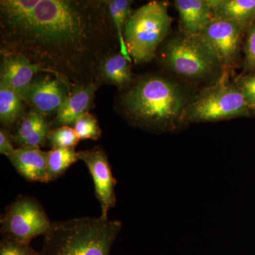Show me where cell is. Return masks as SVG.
<instances>
[{"mask_svg":"<svg viewBox=\"0 0 255 255\" xmlns=\"http://www.w3.org/2000/svg\"><path fill=\"white\" fill-rule=\"evenodd\" d=\"M16 147H14L11 132L4 128H0V153L9 157Z\"/></svg>","mask_w":255,"mask_h":255,"instance_id":"484cf974","label":"cell"},{"mask_svg":"<svg viewBox=\"0 0 255 255\" xmlns=\"http://www.w3.org/2000/svg\"><path fill=\"white\" fill-rule=\"evenodd\" d=\"M48 152L38 147H16L8 157L18 174L26 180L48 182L47 162Z\"/></svg>","mask_w":255,"mask_h":255,"instance_id":"9a60e30c","label":"cell"},{"mask_svg":"<svg viewBox=\"0 0 255 255\" xmlns=\"http://www.w3.org/2000/svg\"><path fill=\"white\" fill-rule=\"evenodd\" d=\"M214 18L238 25L246 33L255 20V0H209Z\"/></svg>","mask_w":255,"mask_h":255,"instance_id":"e0dca14e","label":"cell"},{"mask_svg":"<svg viewBox=\"0 0 255 255\" xmlns=\"http://www.w3.org/2000/svg\"><path fill=\"white\" fill-rule=\"evenodd\" d=\"M46 211L34 198L19 196L5 209L0 220L3 237L30 244L51 226Z\"/></svg>","mask_w":255,"mask_h":255,"instance_id":"52a82bcc","label":"cell"},{"mask_svg":"<svg viewBox=\"0 0 255 255\" xmlns=\"http://www.w3.org/2000/svg\"><path fill=\"white\" fill-rule=\"evenodd\" d=\"M78 156L79 160L86 164L93 179L96 197L102 209L100 216L108 218L109 211L117 204L115 187L117 184L108 156L100 147L79 151Z\"/></svg>","mask_w":255,"mask_h":255,"instance_id":"30bf717a","label":"cell"},{"mask_svg":"<svg viewBox=\"0 0 255 255\" xmlns=\"http://www.w3.org/2000/svg\"><path fill=\"white\" fill-rule=\"evenodd\" d=\"M106 9L112 26L115 31L116 36L119 42V50L129 61L132 62L131 58L128 52L125 41L124 32L126 25L130 14H132L130 0H105Z\"/></svg>","mask_w":255,"mask_h":255,"instance_id":"d6986e66","label":"cell"},{"mask_svg":"<svg viewBox=\"0 0 255 255\" xmlns=\"http://www.w3.org/2000/svg\"><path fill=\"white\" fill-rule=\"evenodd\" d=\"M120 221L82 217L52 223L40 255H111L122 230Z\"/></svg>","mask_w":255,"mask_h":255,"instance_id":"3957f363","label":"cell"},{"mask_svg":"<svg viewBox=\"0 0 255 255\" xmlns=\"http://www.w3.org/2000/svg\"><path fill=\"white\" fill-rule=\"evenodd\" d=\"M52 128L53 122L48 117L30 110L11 130L13 142L16 147H42L47 143Z\"/></svg>","mask_w":255,"mask_h":255,"instance_id":"5bb4252c","label":"cell"},{"mask_svg":"<svg viewBox=\"0 0 255 255\" xmlns=\"http://www.w3.org/2000/svg\"><path fill=\"white\" fill-rule=\"evenodd\" d=\"M0 82L14 90L18 95L27 88L39 74L50 73L46 69L32 63L18 53L0 50Z\"/></svg>","mask_w":255,"mask_h":255,"instance_id":"8fae6325","label":"cell"},{"mask_svg":"<svg viewBox=\"0 0 255 255\" xmlns=\"http://www.w3.org/2000/svg\"><path fill=\"white\" fill-rule=\"evenodd\" d=\"M243 33L236 23L214 18L199 36L219 60L223 72H231L239 58Z\"/></svg>","mask_w":255,"mask_h":255,"instance_id":"9c48e42d","label":"cell"},{"mask_svg":"<svg viewBox=\"0 0 255 255\" xmlns=\"http://www.w3.org/2000/svg\"><path fill=\"white\" fill-rule=\"evenodd\" d=\"M17 92L0 82V123L1 128L14 130L18 122L26 114V107Z\"/></svg>","mask_w":255,"mask_h":255,"instance_id":"ac0fdd59","label":"cell"},{"mask_svg":"<svg viewBox=\"0 0 255 255\" xmlns=\"http://www.w3.org/2000/svg\"><path fill=\"white\" fill-rule=\"evenodd\" d=\"M159 54L167 70L189 81H216L223 73L219 60L199 36L182 33L172 37L164 43Z\"/></svg>","mask_w":255,"mask_h":255,"instance_id":"5b68a950","label":"cell"},{"mask_svg":"<svg viewBox=\"0 0 255 255\" xmlns=\"http://www.w3.org/2000/svg\"><path fill=\"white\" fill-rule=\"evenodd\" d=\"M80 140L73 127L64 126L50 130L47 143L52 148H72L75 147Z\"/></svg>","mask_w":255,"mask_h":255,"instance_id":"44dd1931","label":"cell"},{"mask_svg":"<svg viewBox=\"0 0 255 255\" xmlns=\"http://www.w3.org/2000/svg\"><path fill=\"white\" fill-rule=\"evenodd\" d=\"M174 5L184 34L199 36L214 18L209 0H175Z\"/></svg>","mask_w":255,"mask_h":255,"instance_id":"2e32d148","label":"cell"},{"mask_svg":"<svg viewBox=\"0 0 255 255\" xmlns=\"http://www.w3.org/2000/svg\"><path fill=\"white\" fill-rule=\"evenodd\" d=\"M243 67L246 71H255V20L246 31Z\"/></svg>","mask_w":255,"mask_h":255,"instance_id":"d4e9b609","label":"cell"},{"mask_svg":"<svg viewBox=\"0 0 255 255\" xmlns=\"http://www.w3.org/2000/svg\"><path fill=\"white\" fill-rule=\"evenodd\" d=\"M131 63L120 50H110L100 55L95 72V82L114 85L119 90H128L135 82Z\"/></svg>","mask_w":255,"mask_h":255,"instance_id":"7c38bea8","label":"cell"},{"mask_svg":"<svg viewBox=\"0 0 255 255\" xmlns=\"http://www.w3.org/2000/svg\"><path fill=\"white\" fill-rule=\"evenodd\" d=\"M172 18L163 1H150L132 11L124 32L128 52L135 63H148L170 33Z\"/></svg>","mask_w":255,"mask_h":255,"instance_id":"277c9868","label":"cell"},{"mask_svg":"<svg viewBox=\"0 0 255 255\" xmlns=\"http://www.w3.org/2000/svg\"><path fill=\"white\" fill-rule=\"evenodd\" d=\"M80 140H97L102 135V129L94 114L87 112L75 122L73 127Z\"/></svg>","mask_w":255,"mask_h":255,"instance_id":"7402d4cb","label":"cell"},{"mask_svg":"<svg viewBox=\"0 0 255 255\" xmlns=\"http://www.w3.org/2000/svg\"><path fill=\"white\" fill-rule=\"evenodd\" d=\"M0 255H40L30 244L3 237L0 241Z\"/></svg>","mask_w":255,"mask_h":255,"instance_id":"cb8c5ba5","label":"cell"},{"mask_svg":"<svg viewBox=\"0 0 255 255\" xmlns=\"http://www.w3.org/2000/svg\"><path fill=\"white\" fill-rule=\"evenodd\" d=\"M230 72L191 99L184 112V125L189 123H206L253 114L246 98L234 82L229 81Z\"/></svg>","mask_w":255,"mask_h":255,"instance_id":"8992f818","label":"cell"},{"mask_svg":"<svg viewBox=\"0 0 255 255\" xmlns=\"http://www.w3.org/2000/svg\"><path fill=\"white\" fill-rule=\"evenodd\" d=\"M233 82L244 96L252 112L255 114V71L240 75Z\"/></svg>","mask_w":255,"mask_h":255,"instance_id":"603a6c76","label":"cell"},{"mask_svg":"<svg viewBox=\"0 0 255 255\" xmlns=\"http://www.w3.org/2000/svg\"><path fill=\"white\" fill-rule=\"evenodd\" d=\"M73 86L65 78L47 73L44 76H36L19 95L30 110L48 118L56 116Z\"/></svg>","mask_w":255,"mask_h":255,"instance_id":"ba28073f","label":"cell"},{"mask_svg":"<svg viewBox=\"0 0 255 255\" xmlns=\"http://www.w3.org/2000/svg\"><path fill=\"white\" fill-rule=\"evenodd\" d=\"M97 82L74 85L65 103L55 117L53 127H73L75 122L93 107Z\"/></svg>","mask_w":255,"mask_h":255,"instance_id":"4fadbf2b","label":"cell"},{"mask_svg":"<svg viewBox=\"0 0 255 255\" xmlns=\"http://www.w3.org/2000/svg\"><path fill=\"white\" fill-rule=\"evenodd\" d=\"M179 84L159 75L142 77L124 91L119 110L134 127L154 132H172L184 125L189 101Z\"/></svg>","mask_w":255,"mask_h":255,"instance_id":"7a4b0ae2","label":"cell"},{"mask_svg":"<svg viewBox=\"0 0 255 255\" xmlns=\"http://www.w3.org/2000/svg\"><path fill=\"white\" fill-rule=\"evenodd\" d=\"M0 43L72 85L95 82L100 55L119 46L105 0H38L24 17L0 21Z\"/></svg>","mask_w":255,"mask_h":255,"instance_id":"6da1fadb","label":"cell"},{"mask_svg":"<svg viewBox=\"0 0 255 255\" xmlns=\"http://www.w3.org/2000/svg\"><path fill=\"white\" fill-rule=\"evenodd\" d=\"M78 160V152L75 151V147L52 148L48 151L47 162L48 182L56 180Z\"/></svg>","mask_w":255,"mask_h":255,"instance_id":"ffe728a7","label":"cell"}]
</instances>
